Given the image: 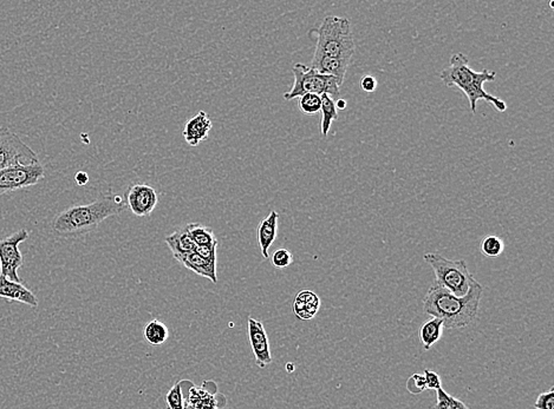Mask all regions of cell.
Masks as SVG:
<instances>
[{
	"label": "cell",
	"mask_w": 554,
	"mask_h": 409,
	"mask_svg": "<svg viewBox=\"0 0 554 409\" xmlns=\"http://www.w3.org/2000/svg\"><path fill=\"white\" fill-rule=\"evenodd\" d=\"M484 288L476 282L464 297H459L433 283L423 299V310L427 315L440 319L444 328L461 329L473 324L478 317Z\"/></svg>",
	"instance_id": "6da1fadb"
},
{
	"label": "cell",
	"mask_w": 554,
	"mask_h": 409,
	"mask_svg": "<svg viewBox=\"0 0 554 409\" xmlns=\"http://www.w3.org/2000/svg\"><path fill=\"white\" fill-rule=\"evenodd\" d=\"M125 208L122 197L105 195L88 204L69 206L53 218L51 229L61 238H77L94 230L109 217L117 216Z\"/></svg>",
	"instance_id": "7a4b0ae2"
},
{
	"label": "cell",
	"mask_w": 554,
	"mask_h": 409,
	"mask_svg": "<svg viewBox=\"0 0 554 409\" xmlns=\"http://www.w3.org/2000/svg\"><path fill=\"white\" fill-rule=\"evenodd\" d=\"M440 78L447 87H457L466 95L473 115L476 114L479 100L488 102L499 112H505L508 109L506 102L489 95L484 89L485 83L496 80V73L487 69L480 73L474 71L469 66V59L464 53L457 52L451 55L449 66L441 71Z\"/></svg>",
	"instance_id": "3957f363"
},
{
	"label": "cell",
	"mask_w": 554,
	"mask_h": 409,
	"mask_svg": "<svg viewBox=\"0 0 554 409\" xmlns=\"http://www.w3.org/2000/svg\"><path fill=\"white\" fill-rule=\"evenodd\" d=\"M317 32L315 57H331V58L351 60L356 51L351 23L347 18L328 16L324 18Z\"/></svg>",
	"instance_id": "277c9868"
},
{
	"label": "cell",
	"mask_w": 554,
	"mask_h": 409,
	"mask_svg": "<svg viewBox=\"0 0 554 409\" xmlns=\"http://www.w3.org/2000/svg\"><path fill=\"white\" fill-rule=\"evenodd\" d=\"M423 260L432 267L435 274V285L451 292L455 296L464 297L476 282L474 276L468 270L464 260H448L437 253H427Z\"/></svg>",
	"instance_id": "5b68a950"
},
{
	"label": "cell",
	"mask_w": 554,
	"mask_h": 409,
	"mask_svg": "<svg viewBox=\"0 0 554 409\" xmlns=\"http://www.w3.org/2000/svg\"><path fill=\"white\" fill-rule=\"evenodd\" d=\"M292 71L295 76V83L291 90L284 93L285 100H296L308 93H313L318 96L329 95L333 100H338L340 93V87L342 85L336 78L317 73L310 66L304 65L300 63L295 64Z\"/></svg>",
	"instance_id": "8992f818"
},
{
	"label": "cell",
	"mask_w": 554,
	"mask_h": 409,
	"mask_svg": "<svg viewBox=\"0 0 554 409\" xmlns=\"http://www.w3.org/2000/svg\"><path fill=\"white\" fill-rule=\"evenodd\" d=\"M38 156L18 134L7 127H0V171L16 165H33Z\"/></svg>",
	"instance_id": "52a82bcc"
},
{
	"label": "cell",
	"mask_w": 554,
	"mask_h": 409,
	"mask_svg": "<svg viewBox=\"0 0 554 409\" xmlns=\"http://www.w3.org/2000/svg\"><path fill=\"white\" fill-rule=\"evenodd\" d=\"M28 238V231L21 228L6 238H0V275L14 282L23 283L18 269L23 265V254L19 245Z\"/></svg>",
	"instance_id": "ba28073f"
},
{
	"label": "cell",
	"mask_w": 554,
	"mask_h": 409,
	"mask_svg": "<svg viewBox=\"0 0 554 409\" xmlns=\"http://www.w3.org/2000/svg\"><path fill=\"white\" fill-rule=\"evenodd\" d=\"M46 177V169L41 163L16 165L0 171V196L4 193L26 189L38 184Z\"/></svg>",
	"instance_id": "9c48e42d"
},
{
	"label": "cell",
	"mask_w": 554,
	"mask_h": 409,
	"mask_svg": "<svg viewBox=\"0 0 554 409\" xmlns=\"http://www.w3.org/2000/svg\"><path fill=\"white\" fill-rule=\"evenodd\" d=\"M159 202V195L154 186L145 183H135L125 193V206L135 216L147 217L154 211Z\"/></svg>",
	"instance_id": "30bf717a"
},
{
	"label": "cell",
	"mask_w": 554,
	"mask_h": 409,
	"mask_svg": "<svg viewBox=\"0 0 554 409\" xmlns=\"http://www.w3.org/2000/svg\"><path fill=\"white\" fill-rule=\"evenodd\" d=\"M247 336L252 348L253 355L256 358V365L258 366V368H266L267 366L272 363V355H271L270 340L263 322L256 320L254 317H249Z\"/></svg>",
	"instance_id": "8fae6325"
},
{
	"label": "cell",
	"mask_w": 554,
	"mask_h": 409,
	"mask_svg": "<svg viewBox=\"0 0 554 409\" xmlns=\"http://www.w3.org/2000/svg\"><path fill=\"white\" fill-rule=\"evenodd\" d=\"M213 123L211 118L208 117L207 112L199 111L194 117L188 119L184 124L182 136L184 141L191 147H198L202 142L206 141L209 132H211Z\"/></svg>",
	"instance_id": "7c38bea8"
},
{
	"label": "cell",
	"mask_w": 554,
	"mask_h": 409,
	"mask_svg": "<svg viewBox=\"0 0 554 409\" xmlns=\"http://www.w3.org/2000/svg\"><path fill=\"white\" fill-rule=\"evenodd\" d=\"M0 297L14 302L23 303L32 308L38 307V299L30 289L26 288L23 283L10 281L3 275H0Z\"/></svg>",
	"instance_id": "4fadbf2b"
},
{
	"label": "cell",
	"mask_w": 554,
	"mask_h": 409,
	"mask_svg": "<svg viewBox=\"0 0 554 409\" xmlns=\"http://www.w3.org/2000/svg\"><path fill=\"white\" fill-rule=\"evenodd\" d=\"M279 213L272 210L256 228V240L263 258L270 257V248L277 240Z\"/></svg>",
	"instance_id": "5bb4252c"
},
{
	"label": "cell",
	"mask_w": 554,
	"mask_h": 409,
	"mask_svg": "<svg viewBox=\"0 0 554 409\" xmlns=\"http://www.w3.org/2000/svg\"><path fill=\"white\" fill-rule=\"evenodd\" d=\"M173 256L177 261L180 262L181 265L195 272L197 275L211 280L213 283H218L216 262L206 261L204 258L195 254L194 251L184 253V254H174Z\"/></svg>",
	"instance_id": "9a60e30c"
},
{
	"label": "cell",
	"mask_w": 554,
	"mask_h": 409,
	"mask_svg": "<svg viewBox=\"0 0 554 409\" xmlns=\"http://www.w3.org/2000/svg\"><path fill=\"white\" fill-rule=\"evenodd\" d=\"M350 63L351 60H347V59L315 57V55H313L310 68L315 70L317 73H322V75L336 78L340 82V85H343Z\"/></svg>",
	"instance_id": "2e32d148"
},
{
	"label": "cell",
	"mask_w": 554,
	"mask_h": 409,
	"mask_svg": "<svg viewBox=\"0 0 554 409\" xmlns=\"http://www.w3.org/2000/svg\"><path fill=\"white\" fill-rule=\"evenodd\" d=\"M320 309V299L311 290H302L297 294L293 301V313L299 320L310 321L318 314Z\"/></svg>",
	"instance_id": "e0dca14e"
},
{
	"label": "cell",
	"mask_w": 554,
	"mask_h": 409,
	"mask_svg": "<svg viewBox=\"0 0 554 409\" xmlns=\"http://www.w3.org/2000/svg\"><path fill=\"white\" fill-rule=\"evenodd\" d=\"M444 322L437 317H430L419 327V342L422 344L424 351H429L435 344L441 340L444 335Z\"/></svg>",
	"instance_id": "ac0fdd59"
},
{
	"label": "cell",
	"mask_w": 554,
	"mask_h": 409,
	"mask_svg": "<svg viewBox=\"0 0 554 409\" xmlns=\"http://www.w3.org/2000/svg\"><path fill=\"white\" fill-rule=\"evenodd\" d=\"M167 245L172 250V254H184L194 251V242L192 240L191 235L188 233L187 227L179 228L173 234L164 238Z\"/></svg>",
	"instance_id": "d6986e66"
},
{
	"label": "cell",
	"mask_w": 554,
	"mask_h": 409,
	"mask_svg": "<svg viewBox=\"0 0 554 409\" xmlns=\"http://www.w3.org/2000/svg\"><path fill=\"white\" fill-rule=\"evenodd\" d=\"M320 100H322L320 132L324 137H326L331 129L333 122L338 119V112L336 109V100H333V97H330L329 95H322Z\"/></svg>",
	"instance_id": "ffe728a7"
},
{
	"label": "cell",
	"mask_w": 554,
	"mask_h": 409,
	"mask_svg": "<svg viewBox=\"0 0 554 409\" xmlns=\"http://www.w3.org/2000/svg\"><path fill=\"white\" fill-rule=\"evenodd\" d=\"M143 336L152 346H161L168 340L169 329L161 321L152 320L143 329Z\"/></svg>",
	"instance_id": "44dd1931"
},
{
	"label": "cell",
	"mask_w": 554,
	"mask_h": 409,
	"mask_svg": "<svg viewBox=\"0 0 554 409\" xmlns=\"http://www.w3.org/2000/svg\"><path fill=\"white\" fill-rule=\"evenodd\" d=\"M195 245H211L218 241L211 228L202 223H189L186 225Z\"/></svg>",
	"instance_id": "7402d4cb"
},
{
	"label": "cell",
	"mask_w": 554,
	"mask_h": 409,
	"mask_svg": "<svg viewBox=\"0 0 554 409\" xmlns=\"http://www.w3.org/2000/svg\"><path fill=\"white\" fill-rule=\"evenodd\" d=\"M505 250V242L496 235H488L481 243L482 254L486 257H499Z\"/></svg>",
	"instance_id": "603a6c76"
},
{
	"label": "cell",
	"mask_w": 554,
	"mask_h": 409,
	"mask_svg": "<svg viewBox=\"0 0 554 409\" xmlns=\"http://www.w3.org/2000/svg\"><path fill=\"white\" fill-rule=\"evenodd\" d=\"M432 409H471L461 400L448 394L444 388L437 391V405Z\"/></svg>",
	"instance_id": "cb8c5ba5"
},
{
	"label": "cell",
	"mask_w": 554,
	"mask_h": 409,
	"mask_svg": "<svg viewBox=\"0 0 554 409\" xmlns=\"http://www.w3.org/2000/svg\"><path fill=\"white\" fill-rule=\"evenodd\" d=\"M298 107L303 114L306 115V116H315L320 111L322 100L318 95L308 93V95L299 97Z\"/></svg>",
	"instance_id": "d4e9b609"
},
{
	"label": "cell",
	"mask_w": 554,
	"mask_h": 409,
	"mask_svg": "<svg viewBox=\"0 0 554 409\" xmlns=\"http://www.w3.org/2000/svg\"><path fill=\"white\" fill-rule=\"evenodd\" d=\"M271 260H272V265H273V267H276V268H288V267H290V265L293 263V255H292L291 251L288 250V249L281 248V249H278V250L274 251Z\"/></svg>",
	"instance_id": "484cf974"
},
{
	"label": "cell",
	"mask_w": 554,
	"mask_h": 409,
	"mask_svg": "<svg viewBox=\"0 0 554 409\" xmlns=\"http://www.w3.org/2000/svg\"><path fill=\"white\" fill-rule=\"evenodd\" d=\"M182 381L177 382L173 388L170 389L166 396L168 406L172 409H184V398H182Z\"/></svg>",
	"instance_id": "4316f807"
},
{
	"label": "cell",
	"mask_w": 554,
	"mask_h": 409,
	"mask_svg": "<svg viewBox=\"0 0 554 409\" xmlns=\"http://www.w3.org/2000/svg\"><path fill=\"white\" fill-rule=\"evenodd\" d=\"M407 389H408L409 393H412L414 395H417V394H421L427 391L424 376L422 374L412 375L407 381Z\"/></svg>",
	"instance_id": "83f0119b"
},
{
	"label": "cell",
	"mask_w": 554,
	"mask_h": 409,
	"mask_svg": "<svg viewBox=\"0 0 554 409\" xmlns=\"http://www.w3.org/2000/svg\"><path fill=\"white\" fill-rule=\"evenodd\" d=\"M219 241L214 242L211 245H195L194 253L206 261L216 262V251H218Z\"/></svg>",
	"instance_id": "f1b7e54d"
},
{
	"label": "cell",
	"mask_w": 554,
	"mask_h": 409,
	"mask_svg": "<svg viewBox=\"0 0 554 409\" xmlns=\"http://www.w3.org/2000/svg\"><path fill=\"white\" fill-rule=\"evenodd\" d=\"M535 409H554V387L548 392L541 393L538 395L537 401L534 403Z\"/></svg>",
	"instance_id": "f546056e"
},
{
	"label": "cell",
	"mask_w": 554,
	"mask_h": 409,
	"mask_svg": "<svg viewBox=\"0 0 554 409\" xmlns=\"http://www.w3.org/2000/svg\"><path fill=\"white\" fill-rule=\"evenodd\" d=\"M423 376H424V381H426L427 389L437 391V389L442 388V381H441L440 375L435 373V371L424 369Z\"/></svg>",
	"instance_id": "4dcf8cb0"
},
{
	"label": "cell",
	"mask_w": 554,
	"mask_h": 409,
	"mask_svg": "<svg viewBox=\"0 0 554 409\" xmlns=\"http://www.w3.org/2000/svg\"><path fill=\"white\" fill-rule=\"evenodd\" d=\"M360 87L365 92H375L376 89H377V80L374 76H371V75L363 76V78L360 80Z\"/></svg>",
	"instance_id": "1f68e13d"
},
{
	"label": "cell",
	"mask_w": 554,
	"mask_h": 409,
	"mask_svg": "<svg viewBox=\"0 0 554 409\" xmlns=\"http://www.w3.org/2000/svg\"><path fill=\"white\" fill-rule=\"evenodd\" d=\"M75 182H76L77 186H87L88 183H89V175H88L87 172L78 171L75 175Z\"/></svg>",
	"instance_id": "d6a6232c"
},
{
	"label": "cell",
	"mask_w": 554,
	"mask_h": 409,
	"mask_svg": "<svg viewBox=\"0 0 554 409\" xmlns=\"http://www.w3.org/2000/svg\"><path fill=\"white\" fill-rule=\"evenodd\" d=\"M336 109L337 110H344V109H347V102L342 100V98H338V100H336Z\"/></svg>",
	"instance_id": "836d02e7"
},
{
	"label": "cell",
	"mask_w": 554,
	"mask_h": 409,
	"mask_svg": "<svg viewBox=\"0 0 554 409\" xmlns=\"http://www.w3.org/2000/svg\"><path fill=\"white\" fill-rule=\"evenodd\" d=\"M286 369H288V371H290V373H292V371H295V365H293V363H288V365H286Z\"/></svg>",
	"instance_id": "e575fe53"
},
{
	"label": "cell",
	"mask_w": 554,
	"mask_h": 409,
	"mask_svg": "<svg viewBox=\"0 0 554 409\" xmlns=\"http://www.w3.org/2000/svg\"><path fill=\"white\" fill-rule=\"evenodd\" d=\"M550 6H551L552 10L554 9V1L552 0L551 3H550Z\"/></svg>",
	"instance_id": "d590c367"
},
{
	"label": "cell",
	"mask_w": 554,
	"mask_h": 409,
	"mask_svg": "<svg viewBox=\"0 0 554 409\" xmlns=\"http://www.w3.org/2000/svg\"><path fill=\"white\" fill-rule=\"evenodd\" d=\"M167 409H172V408H167Z\"/></svg>",
	"instance_id": "8d00e7d4"
}]
</instances>
